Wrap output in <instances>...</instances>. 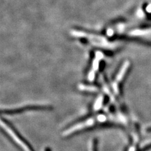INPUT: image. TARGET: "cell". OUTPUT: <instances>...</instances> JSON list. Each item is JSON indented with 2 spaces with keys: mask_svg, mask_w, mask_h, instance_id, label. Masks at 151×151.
Returning <instances> with one entry per match:
<instances>
[{
  "mask_svg": "<svg viewBox=\"0 0 151 151\" xmlns=\"http://www.w3.org/2000/svg\"><path fill=\"white\" fill-rule=\"evenodd\" d=\"M0 127L18 147L22 151H35L31 144L23 137L16 128L8 120L0 115Z\"/></svg>",
  "mask_w": 151,
  "mask_h": 151,
  "instance_id": "obj_1",
  "label": "cell"
},
{
  "mask_svg": "<svg viewBox=\"0 0 151 151\" xmlns=\"http://www.w3.org/2000/svg\"><path fill=\"white\" fill-rule=\"evenodd\" d=\"M44 151H52V149H51V148L49 147H46L44 148Z\"/></svg>",
  "mask_w": 151,
  "mask_h": 151,
  "instance_id": "obj_4",
  "label": "cell"
},
{
  "mask_svg": "<svg viewBox=\"0 0 151 151\" xmlns=\"http://www.w3.org/2000/svg\"><path fill=\"white\" fill-rule=\"evenodd\" d=\"M90 151H98V141L97 139H93L90 146Z\"/></svg>",
  "mask_w": 151,
  "mask_h": 151,
  "instance_id": "obj_3",
  "label": "cell"
},
{
  "mask_svg": "<svg viewBox=\"0 0 151 151\" xmlns=\"http://www.w3.org/2000/svg\"><path fill=\"white\" fill-rule=\"evenodd\" d=\"M52 107L50 105H31L21 107H17L9 109H0V115H17L23 113L34 111H47L51 110Z\"/></svg>",
  "mask_w": 151,
  "mask_h": 151,
  "instance_id": "obj_2",
  "label": "cell"
}]
</instances>
